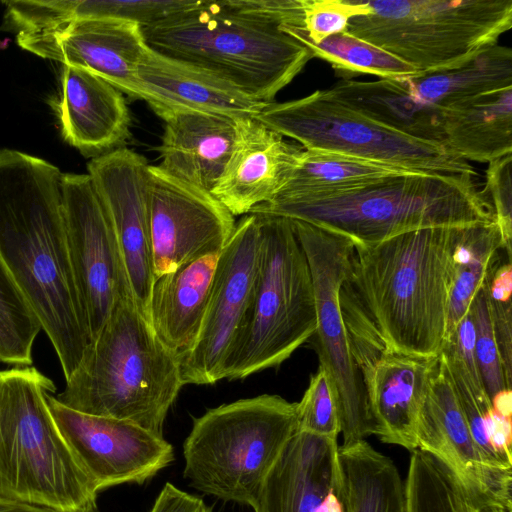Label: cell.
Listing matches in <instances>:
<instances>
[{
	"instance_id": "cell-1",
	"label": "cell",
	"mask_w": 512,
	"mask_h": 512,
	"mask_svg": "<svg viewBox=\"0 0 512 512\" xmlns=\"http://www.w3.org/2000/svg\"><path fill=\"white\" fill-rule=\"evenodd\" d=\"M467 227L420 229L354 246L339 292L352 354L441 353L454 255Z\"/></svg>"
},
{
	"instance_id": "cell-2",
	"label": "cell",
	"mask_w": 512,
	"mask_h": 512,
	"mask_svg": "<svg viewBox=\"0 0 512 512\" xmlns=\"http://www.w3.org/2000/svg\"><path fill=\"white\" fill-rule=\"evenodd\" d=\"M62 175L42 158L0 149V259L40 322L66 381L92 336L68 252Z\"/></svg>"
},
{
	"instance_id": "cell-3",
	"label": "cell",
	"mask_w": 512,
	"mask_h": 512,
	"mask_svg": "<svg viewBox=\"0 0 512 512\" xmlns=\"http://www.w3.org/2000/svg\"><path fill=\"white\" fill-rule=\"evenodd\" d=\"M300 21L301 0H199L142 32L153 51L270 103L313 58L281 29Z\"/></svg>"
},
{
	"instance_id": "cell-4",
	"label": "cell",
	"mask_w": 512,
	"mask_h": 512,
	"mask_svg": "<svg viewBox=\"0 0 512 512\" xmlns=\"http://www.w3.org/2000/svg\"><path fill=\"white\" fill-rule=\"evenodd\" d=\"M182 386L179 354L158 337L132 296H124L54 396L75 411L126 420L163 436Z\"/></svg>"
},
{
	"instance_id": "cell-5",
	"label": "cell",
	"mask_w": 512,
	"mask_h": 512,
	"mask_svg": "<svg viewBox=\"0 0 512 512\" xmlns=\"http://www.w3.org/2000/svg\"><path fill=\"white\" fill-rule=\"evenodd\" d=\"M476 178L401 175L325 198H273L250 213L304 221L346 237L354 246H370L420 229L493 222L492 206Z\"/></svg>"
},
{
	"instance_id": "cell-6",
	"label": "cell",
	"mask_w": 512,
	"mask_h": 512,
	"mask_svg": "<svg viewBox=\"0 0 512 512\" xmlns=\"http://www.w3.org/2000/svg\"><path fill=\"white\" fill-rule=\"evenodd\" d=\"M55 391L33 365L0 369V497L89 511L98 491L54 421L48 397Z\"/></svg>"
},
{
	"instance_id": "cell-7",
	"label": "cell",
	"mask_w": 512,
	"mask_h": 512,
	"mask_svg": "<svg viewBox=\"0 0 512 512\" xmlns=\"http://www.w3.org/2000/svg\"><path fill=\"white\" fill-rule=\"evenodd\" d=\"M298 430L297 403L263 394L207 410L183 443V476L201 493L257 506L265 481Z\"/></svg>"
},
{
	"instance_id": "cell-8",
	"label": "cell",
	"mask_w": 512,
	"mask_h": 512,
	"mask_svg": "<svg viewBox=\"0 0 512 512\" xmlns=\"http://www.w3.org/2000/svg\"><path fill=\"white\" fill-rule=\"evenodd\" d=\"M260 247L250 302L226 358L224 379L279 366L316 330L309 264L291 219L258 214Z\"/></svg>"
},
{
	"instance_id": "cell-9",
	"label": "cell",
	"mask_w": 512,
	"mask_h": 512,
	"mask_svg": "<svg viewBox=\"0 0 512 512\" xmlns=\"http://www.w3.org/2000/svg\"><path fill=\"white\" fill-rule=\"evenodd\" d=\"M347 31L421 73L458 68L512 27V0H368Z\"/></svg>"
},
{
	"instance_id": "cell-10",
	"label": "cell",
	"mask_w": 512,
	"mask_h": 512,
	"mask_svg": "<svg viewBox=\"0 0 512 512\" xmlns=\"http://www.w3.org/2000/svg\"><path fill=\"white\" fill-rule=\"evenodd\" d=\"M253 118L306 149L331 151L424 174L478 175L445 144L383 126L317 90L303 98L270 102Z\"/></svg>"
},
{
	"instance_id": "cell-11",
	"label": "cell",
	"mask_w": 512,
	"mask_h": 512,
	"mask_svg": "<svg viewBox=\"0 0 512 512\" xmlns=\"http://www.w3.org/2000/svg\"><path fill=\"white\" fill-rule=\"evenodd\" d=\"M291 221L312 277L316 311L312 344L319 367L328 375L335 395L342 445H351L374 435L375 431L339 301L354 244L346 237L307 222Z\"/></svg>"
},
{
	"instance_id": "cell-12",
	"label": "cell",
	"mask_w": 512,
	"mask_h": 512,
	"mask_svg": "<svg viewBox=\"0 0 512 512\" xmlns=\"http://www.w3.org/2000/svg\"><path fill=\"white\" fill-rule=\"evenodd\" d=\"M259 247V215L246 214L219 254L197 339L179 354L183 385H210L224 379L226 358L250 302Z\"/></svg>"
},
{
	"instance_id": "cell-13",
	"label": "cell",
	"mask_w": 512,
	"mask_h": 512,
	"mask_svg": "<svg viewBox=\"0 0 512 512\" xmlns=\"http://www.w3.org/2000/svg\"><path fill=\"white\" fill-rule=\"evenodd\" d=\"M62 194L71 267L93 342L117 300L132 294L117 238L89 175L63 173Z\"/></svg>"
},
{
	"instance_id": "cell-14",
	"label": "cell",
	"mask_w": 512,
	"mask_h": 512,
	"mask_svg": "<svg viewBox=\"0 0 512 512\" xmlns=\"http://www.w3.org/2000/svg\"><path fill=\"white\" fill-rule=\"evenodd\" d=\"M48 404L54 421L98 493L106 488L143 484L174 461L163 436L135 423L81 413L53 394Z\"/></svg>"
},
{
	"instance_id": "cell-15",
	"label": "cell",
	"mask_w": 512,
	"mask_h": 512,
	"mask_svg": "<svg viewBox=\"0 0 512 512\" xmlns=\"http://www.w3.org/2000/svg\"><path fill=\"white\" fill-rule=\"evenodd\" d=\"M150 233L155 279L220 253L235 217L211 193L149 165Z\"/></svg>"
},
{
	"instance_id": "cell-16",
	"label": "cell",
	"mask_w": 512,
	"mask_h": 512,
	"mask_svg": "<svg viewBox=\"0 0 512 512\" xmlns=\"http://www.w3.org/2000/svg\"><path fill=\"white\" fill-rule=\"evenodd\" d=\"M148 168L144 156L124 147L87 164V174L117 238L133 300L149 321L155 277Z\"/></svg>"
},
{
	"instance_id": "cell-17",
	"label": "cell",
	"mask_w": 512,
	"mask_h": 512,
	"mask_svg": "<svg viewBox=\"0 0 512 512\" xmlns=\"http://www.w3.org/2000/svg\"><path fill=\"white\" fill-rule=\"evenodd\" d=\"M416 448L442 462L468 490L512 512V473L495 471L484 463L441 354L419 409Z\"/></svg>"
},
{
	"instance_id": "cell-18",
	"label": "cell",
	"mask_w": 512,
	"mask_h": 512,
	"mask_svg": "<svg viewBox=\"0 0 512 512\" xmlns=\"http://www.w3.org/2000/svg\"><path fill=\"white\" fill-rule=\"evenodd\" d=\"M23 49L63 65L83 68L136 99L138 66L149 49L142 27L113 18H94L38 32L16 34Z\"/></svg>"
},
{
	"instance_id": "cell-19",
	"label": "cell",
	"mask_w": 512,
	"mask_h": 512,
	"mask_svg": "<svg viewBox=\"0 0 512 512\" xmlns=\"http://www.w3.org/2000/svg\"><path fill=\"white\" fill-rule=\"evenodd\" d=\"M303 150L253 117L236 118L233 148L211 194L234 217L249 214L278 194Z\"/></svg>"
},
{
	"instance_id": "cell-20",
	"label": "cell",
	"mask_w": 512,
	"mask_h": 512,
	"mask_svg": "<svg viewBox=\"0 0 512 512\" xmlns=\"http://www.w3.org/2000/svg\"><path fill=\"white\" fill-rule=\"evenodd\" d=\"M338 439L297 432L263 486L254 512H344Z\"/></svg>"
},
{
	"instance_id": "cell-21",
	"label": "cell",
	"mask_w": 512,
	"mask_h": 512,
	"mask_svg": "<svg viewBox=\"0 0 512 512\" xmlns=\"http://www.w3.org/2000/svg\"><path fill=\"white\" fill-rule=\"evenodd\" d=\"M381 442L416 449V424L435 358L353 352Z\"/></svg>"
},
{
	"instance_id": "cell-22",
	"label": "cell",
	"mask_w": 512,
	"mask_h": 512,
	"mask_svg": "<svg viewBox=\"0 0 512 512\" xmlns=\"http://www.w3.org/2000/svg\"><path fill=\"white\" fill-rule=\"evenodd\" d=\"M136 99L147 102L158 116L186 110L232 118L254 117L268 104L204 69L150 48L138 66Z\"/></svg>"
},
{
	"instance_id": "cell-23",
	"label": "cell",
	"mask_w": 512,
	"mask_h": 512,
	"mask_svg": "<svg viewBox=\"0 0 512 512\" xmlns=\"http://www.w3.org/2000/svg\"><path fill=\"white\" fill-rule=\"evenodd\" d=\"M56 114L63 139L95 158L131 137V118L123 93L83 68L63 65Z\"/></svg>"
},
{
	"instance_id": "cell-24",
	"label": "cell",
	"mask_w": 512,
	"mask_h": 512,
	"mask_svg": "<svg viewBox=\"0 0 512 512\" xmlns=\"http://www.w3.org/2000/svg\"><path fill=\"white\" fill-rule=\"evenodd\" d=\"M164 121L158 165L194 187L212 192L230 157L236 118L199 111H168Z\"/></svg>"
},
{
	"instance_id": "cell-25",
	"label": "cell",
	"mask_w": 512,
	"mask_h": 512,
	"mask_svg": "<svg viewBox=\"0 0 512 512\" xmlns=\"http://www.w3.org/2000/svg\"><path fill=\"white\" fill-rule=\"evenodd\" d=\"M220 253L209 254L155 279L149 321L158 337L178 354L199 334Z\"/></svg>"
},
{
	"instance_id": "cell-26",
	"label": "cell",
	"mask_w": 512,
	"mask_h": 512,
	"mask_svg": "<svg viewBox=\"0 0 512 512\" xmlns=\"http://www.w3.org/2000/svg\"><path fill=\"white\" fill-rule=\"evenodd\" d=\"M324 92L383 126L418 139L445 144V109L420 100L401 79H345Z\"/></svg>"
},
{
	"instance_id": "cell-27",
	"label": "cell",
	"mask_w": 512,
	"mask_h": 512,
	"mask_svg": "<svg viewBox=\"0 0 512 512\" xmlns=\"http://www.w3.org/2000/svg\"><path fill=\"white\" fill-rule=\"evenodd\" d=\"M443 131L445 145L466 161L489 163L512 154V87L445 110Z\"/></svg>"
},
{
	"instance_id": "cell-28",
	"label": "cell",
	"mask_w": 512,
	"mask_h": 512,
	"mask_svg": "<svg viewBox=\"0 0 512 512\" xmlns=\"http://www.w3.org/2000/svg\"><path fill=\"white\" fill-rule=\"evenodd\" d=\"M411 174L424 173L351 155L304 149L289 180L273 198H325Z\"/></svg>"
},
{
	"instance_id": "cell-29",
	"label": "cell",
	"mask_w": 512,
	"mask_h": 512,
	"mask_svg": "<svg viewBox=\"0 0 512 512\" xmlns=\"http://www.w3.org/2000/svg\"><path fill=\"white\" fill-rule=\"evenodd\" d=\"M401 81L426 103L445 110L463 107L488 93L512 87V50L496 44L458 68Z\"/></svg>"
},
{
	"instance_id": "cell-30",
	"label": "cell",
	"mask_w": 512,
	"mask_h": 512,
	"mask_svg": "<svg viewBox=\"0 0 512 512\" xmlns=\"http://www.w3.org/2000/svg\"><path fill=\"white\" fill-rule=\"evenodd\" d=\"M344 512H405L404 482L391 458L366 440L338 448Z\"/></svg>"
},
{
	"instance_id": "cell-31",
	"label": "cell",
	"mask_w": 512,
	"mask_h": 512,
	"mask_svg": "<svg viewBox=\"0 0 512 512\" xmlns=\"http://www.w3.org/2000/svg\"><path fill=\"white\" fill-rule=\"evenodd\" d=\"M404 499L405 512H507L468 490L442 462L418 448L411 451Z\"/></svg>"
},
{
	"instance_id": "cell-32",
	"label": "cell",
	"mask_w": 512,
	"mask_h": 512,
	"mask_svg": "<svg viewBox=\"0 0 512 512\" xmlns=\"http://www.w3.org/2000/svg\"><path fill=\"white\" fill-rule=\"evenodd\" d=\"M504 252L496 223L468 226L454 255V278L447 315L446 342L468 313L479 288L488 282ZM445 342V343H446Z\"/></svg>"
},
{
	"instance_id": "cell-33",
	"label": "cell",
	"mask_w": 512,
	"mask_h": 512,
	"mask_svg": "<svg viewBox=\"0 0 512 512\" xmlns=\"http://www.w3.org/2000/svg\"><path fill=\"white\" fill-rule=\"evenodd\" d=\"M281 29L304 45L313 57L329 62L343 75L371 74L380 79H401L421 74L404 60L348 31L313 43L304 35L302 26L282 25Z\"/></svg>"
},
{
	"instance_id": "cell-34",
	"label": "cell",
	"mask_w": 512,
	"mask_h": 512,
	"mask_svg": "<svg viewBox=\"0 0 512 512\" xmlns=\"http://www.w3.org/2000/svg\"><path fill=\"white\" fill-rule=\"evenodd\" d=\"M198 1L55 0L51 5V17L58 26L86 19L113 18L133 22L144 28L191 8Z\"/></svg>"
},
{
	"instance_id": "cell-35",
	"label": "cell",
	"mask_w": 512,
	"mask_h": 512,
	"mask_svg": "<svg viewBox=\"0 0 512 512\" xmlns=\"http://www.w3.org/2000/svg\"><path fill=\"white\" fill-rule=\"evenodd\" d=\"M40 322L0 259V363L10 367L33 364Z\"/></svg>"
},
{
	"instance_id": "cell-36",
	"label": "cell",
	"mask_w": 512,
	"mask_h": 512,
	"mask_svg": "<svg viewBox=\"0 0 512 512\" xmlns=\"http://www.w3.org/2000/svg\"><path fill=\"white\" fill-rule=\"evenodd\" d=\"M486 282L475 294L469 312L475 329V355L480 374L490 397L504 389L506 385L504 371L494 337L489 307L488 286Z\"/></svg>"
},
{
	"instance_id": "cell-37",
	"label": "cell",
	"mask_w": 512,
	"mask_h": 512,
	"mask_svg": "<svg viewBox=\"0 0 512 512\" xmlns=\"http://www.w3.org/2000/svg\"><path fill=\"white\" fill-rule=\"evenodd\" d=\"M298 430L338 439L340 421L335 395L326 372L319 367L297 402Z\"/></svg>"
},
{
	"instance_id": "cell-38",
	"label": "cell",
	"mask_w": 512,
	"mask_h": 512,
	"mask_svg": "<svg viewBox=\"0 0 512 512\" xmlns=\"http://www.w3.org/2000/svg\"><path fill=\"white\" fill-rule=\"evenodd\" d=\"M301 4L302 31L313 43L347 31L351 18L368 12L360 0H301Z\"/></svg>"
},
{
	"instance_id": "cell-39",
	"label": "cell",
	"mask_w": 512,
	"mask_h": 512,
	"mask_svg": "<svg viewBox=\"0 0 512 512\" xmlns=\"http://www.w3.org/2000/svg\"><path fill=\"white\" fill-rule=\"evenodd\" d=\"M512 154L488 163L485 189L494 213L504 253L511 261L512 237Z\"/></svg>"
},
{
	"instance_id": "cell-40",
	"label": "cell",
	"mask_w": 512,
	"mask_h": 512,
	"mask_svg": "<svg viewBox=\"0 0 512 512\" xmlns=\"http://www.w3.org/2000/svg\"><path fill=\"white\" fill-rule=\"evenodd\" d=\"M489 295V294H488ZM492 327L501 359L506 385H512V301L495 302L489 298Z\"/></svg>"
},
{
	"instance_id": "cell-41",
	"label": "cell",
	"mask_w": 512,
	"mask_h": 512,
	"mask_svg": "<svg viewBox=\"0 0 512 512\" xmlns=\"http://www.w3.org/2000/svg\"><path fill=\"white\" fill-rule=\"evenodd\" d=\"M149 512H213L203 499L167 482Z\"/></svg>"
},
{
	"instance_id": "cell-42",
	"label": "cell",
	"mask_w": 512,
	"mask_h": 512,
	"mask_svg": "<svg viewBox=\"0 0 512 512\" xmlns=\"http://www.w3.org/2000/svg\"><path fill=\"white\" fill-rule=\"evenodd\" d=\"M489 298L495 302H507L512 294V265L511 261H502L493 273L489 286Z\"/></svg>"
},
{
	"instance_id": "cell-43",
	"label": "cell",
	"mask_w": 512,
	"mask_h": 512,
	"mask_svg": "<svg viewBox=\"0 0 512 512\" xmlns=\"http://www.w3.org/2000/svg\"><path fill=\"white\" fill-rule=\"evenodd\" d=\"M0 512H58L49 508L0 497Z\"/></svg>"
},
{
	"instance_id": "cell-44",
	"label": "cell",
	"mask_w": 512,
	"mask_h": 512,
	"mask_svg": "<svg viewBox=\"0 0 512 512\" xmlns=\"http://www.w3.org/2000/svg\"><path fill=\"white\" fill-rule=\"evenodd\" d=\"M492 408L505 417H512V392L511 389H504L498 392L491 399Z\"/></svg>"
},
{
	"instance_id": "cell-45",
	"label": "cell",
	"mask_w": 512,
	"mask_h": 512,
	"mask_svg": "<svg viewBox=\"0 0 512 512\" xmlns=\"http://www.w3.org/2000/svg\"><path fill=\"white\" fill-rule=\"evenodd\" d=\"M90 512H99V510H98L97 506H95V507H93V508L90 510Z\"/></svg>"
},
{
	"instance_id": "cell-46",
	"label": "cell",
	"mask_w": 512,
	"mask_h": 512,
	"mask_svg": "<svg viewBox=\"0 0 512 512\" xmlns=\"http://www.w3.org/2000/svg\"><path fill=\"white\" fill-rule=\"evenodd\" d=\"M94 507H95V506H94ZM90 510H91V509H90ZM90 510H89V511H83V512H90Z\"/></svg>"
}]
</instances>
